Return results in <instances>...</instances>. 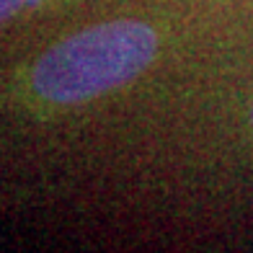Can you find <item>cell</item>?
<instances>
[{
	"label": "cell",
	"mask_w": 253,
	"mask_h": 253,
	"mask_svg": "<svg viewBox=\"0 0 253 253\" xmlns=\"http://www.w3.org/2000/svg\"><path fill=\"white\" fill-rule=\"evenodd\" d=\"M158 52L155 31L142 21H106L65 37L31 73L34 90L52 103H83L140 75Z\"/></svg>",
	"instance_id": "1"
},
{
	"label": "cell",
	"mask_w": 253,
	"mask_h": 253,
	"mask_svg": "<svg viewBox=\"0 0 253 253\" xmlns=\"http://www.w3.org/2000/svg\"><path fill=\"white\" fill-rule=\"evenodd\" d=\"M21 5H24V0H0V24H5L10 16H16Z\"/></svg>",
	"instance_id": "2"
},
{
	"label": "cell",
	"mask_w": 253,
	"mask_h": 253,
	"mask_svg": "<svg viewBox=\"0 0 253 253\" xmlns=\"http://www.w3.org/2000/svg\"><path fill=\"white\" fill-rule=\"evenodd\" d=\"M251 122H253V109H251Z\"/></svg>",
	"instance_id": "3"
}]
</instances>
